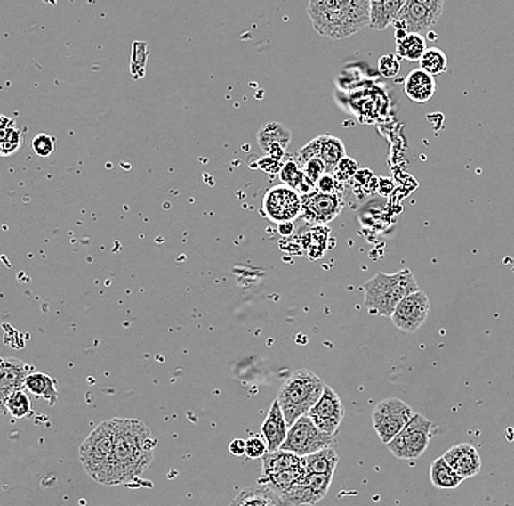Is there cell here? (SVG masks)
<instances>
[{
    "label": "cell",
    "instance_id": "cell-40",
    "mask_svg": "<svg viewBox=\"0 0 514 506\" xmlns=\"http://www.w3.org/2000/svg\"><path fill=\"white\" fill-rule=\"evenodd\" d=\"M229 453H233V455H245V439H234L229 446Z\"/></svg>",
    "mask_w": 514,
    "mask_h": 506
},
{
    "label": "cell",
    "instance_id": "cell-1",
    "mask_svg": "<svg viewBox=\"0 0 514 506\" xmlns=\"http://www.w3.org/2000/svg\"><path fill=\"white\" fill-rule=\"evenodd\" d=\"M156 448V437L143 421L116 419L115 446L101 485L122 486L138 480L151 466Z\"/></svg>",
    "mask_w": 514,
    "mask_h": 506
},
{
    "label": "cell",
    "instance_id": "cell-32",
    "mask_svg": "<svg viewBox=\"0 0 514 506\" xmlns=\"http://www.w3.org/2000/svg\"><path fill=\"white\" fill-rule=\"evenodd\" d=\"M148 45L145 41H135L132 45L131 70L133 78L141 79L147 70Z\"/></svg>",
    "mask_w": 514,
    "mask_h": 506
},
{
    "label": "cell",
    "instance_id": "cell-34",
    "mask_svg": "<svg viewBox=\"0 0 514 506\" xmlns=\"http://www.w3.org/2000/svg\"><path fill=\"white\" fill-rule=\"evenodd\" d=\"M31 147L38 157H43V159L50 157L54 152V138L47 134H38L37 136H34Z\"/></svg>",
    "mask_w": 514,
    "mask_h": 506
},
{
    "label": "cell",
    "instance_id": "cell-22",
    "mask_svg": "<svg viewBox=\"0 0 514 506\" xmlns=\"http://www.w3.org/2000/svg\"><path fill=\"white\" fill-rule=\"evenodd\" d=\"M406 0H370V25L368 29L381 31L392 25Z\"/></svg>",
    "mask_w": 514,
    "mask_h": 506
},
{
    "label": "cell",
    "instance_id": "cell-24",
    "mask_svg": "<svg viewBox=\"0 0 514 506\" xmlns=\"http://www.w3.org/2000/svg\"><path fill=\"white\" fill-rule=\"evenodd\" d=\"M339 457L335 449L325 448L317 453H310L302 457V464L306 473L310 474H327L333 476L336 467H338Z\"/></svg>",
    "mask_w": 514,
    "mask_h": 506
},
{
    "label": "cell",
    "instance_id": "cell-41",
    "mask_svg": "<svg viewBox=\"0 0 514 506\" xmlns=\"http://www.w3.org/2000/svg\"><path fill=\"white\" fill-rule=\"evenodd\" d=\"M13 123H15L13 118L0 115V132L4 131L6 127L11 126V125H13Z\"/></svg>",
    "mask_w": 514,
    "mask_h": 506
},
{
    "label": "cell",
    "instance_id": "cell-16",
    "mask_svg": "<svg viewBox=\"0 0 514 506\" xmlns=\"http://www.w3.org/2000/svg\"><path fill=\"white\" fill-rule=\"evenodd\" d=\"M29 366L15 357H0V414H8L6 401L13 392L24 389Z\"/></svg>",
    "mask_w": 514,
    "mask_h": 506
},
{
    "label": "cell",
    "instance_id": "cell-17",
    "mask_svg": "<svg viewBox=\"0 0 514 506\" xmlns=\"http://www.w3.org/2000/svg\"><path fill=\"white\" fill-rule=\"evenodd\" d=\"M438 18L425 9L416 0H406L399 15L393 20L395 29H404L406 33H415L424 36L437 24Z\"/></svg>",
    "mask_w": 514,
    "mask_h": 506
},
{
    "label": "cell",
    "instance_id": "cell-27",
    "mask_svg": "<svg viewBox=\"0 0 514 506\" xmlns=\"http://www.w3.org/2000/svg\"><path fill=\"white\" fill-rule=\"evenodd\" d=\"M430 480L437 489H456L465 478L461 477L452 467L446 462L445 458L434 460L430 467Z\"/></svg>",
    "mask_w": 514,
    "mask_h": 506
},
{
    "label": "cell",
    "instance_id": "cell-6",
    "mask_svg": "<svg viewBox=\"0 0 514 506\" xmlns=\"http://www.w3.org/2000/svg\"><path fill=\"white\" fill-rule=\"evenodd\" d=\"M304 473L302 457L277 449L261 457V476L257 483L275 490L282 498Z\"/></svg>",
    "mask_w": 514,
    "mask_h": 506
},
{
    "label": "cell",
    "instance_id": "cell-30",
    "mask_svg": "<svg viewBox=\"0 0 514 506\" xmlns=\"http://www.w3.org/2000/svg\"><path fill=\"white\" fill-rule=\"evenodd\" d=\"M420 66L421 69H424L433 77L445 74L447 72V56L443 50L431 47V49L425 50V53L420 59Z\"/></svg>",
    "mask_w": 514,
    "mask_h": 506
},
{
    "label": "cell",
    "instance_id": "cell-20",
    "mask_svg": "<svg viewBox=\"0 0 514 506\" xmlns=\"http://www.w3.org/2000/svg\"><path fill=\"white\" fill-rule=\"evenodd\" d=\"M436 79H434L433 75H430L429 72H425L421 68L409 72L408 77L405 79V94L414 102L424 104V102H430L436 94Z\"/></svg>",
    "mask_w": 514,
    "mask_h": 506
},
{
    "label": "cell",
    "instance_id": "cell-29",
    "mask_svg": "<svg viewBox=\"0 0 514 506\" xmlns=\"http://www.w3.org/2000/svg\"><path fill=\"white\" fill-rule=\"evenodd\" d=\"M6 410L13 419H29L33 416V404L28 392L25 389L13 392L6 401Z\"/></svg>",
    "mask_w": 514,
    "mask_h": 506
},
{
    "label": "cell",
    "instance_id": "cell-31",
    "mask_svg": "<svg viewBox=\"0 0 514 506\" xmlns=\"http://www.w3.org/2000/svg\"><path fill=\"white\" fill-rule=\"evenodd\" d=\"M24 143L22 131H20L17 123L6 127L4 131L0 132V147H2V156L9 157L17 154Z\"/></svg>",
    "mask_w": 514,
    "mask_h": 506
},
{
    "label": "cell",
    "instance_id": "cell-9",
    "mask_svg": "<svg viewBox=\"0 0 514 506\" xmlns=\"http://www.w3.org/2000/svg\"><path fill=\"white\" fill-rule=\"evenodd\" d=\"M414 414L413 409L399 398H388L379 403L373 410V426L380 441L388 445L408 425Z\"/></svg>",
    "mask_w": 514,
    "mask_h": 506
},
{
    "label": "cell",
    "instance_id": "cell-25",
    "mask_svg": "<svg viewBox=\"0 0 514 506\" xmlns=\"http://www.w3.org/2000/svg\"><path fill=\"white\" fill-rule=\"evenodd\" d=\"M257 143L261 151L269 152L270 148L274 147L285 150L291 143V131L281 123H266L257 134Z\"/></svg>",
    "mask_w": 514,
    "mask_h": 506
},
{
    "label": "cell",
    "instance_id": "cell-23",
    "mask_svg": "<svg viewBox=\"0 0 514 506\" xmlns=\"http://www.w3.org/2000/svg\"><path fill=\"white\" fill-rule=\"evenodd\" d=\"M24 389L28 394H33L34 396L47 401L50 405L58 403L59 391L58 387H56V380L43 371H29L25 378Z\"/></svg>",
    "mask_w": 514,
    "mask_h": 506
},
{
    "label": "cell",
    "instance_id": "cell-12",
    "mask_svg": "<svg viewBox=\"0 0 514 506\" xmlns=\"http://www.w3.org/2000/svg\"><path fill=\"white\" fill-rule=\"evenodd\" d=\"M341 193H323L317 189L301 195V216L311 224H327L342 211Z\"/></svg>",
    "mask_w": 514,
    "mask_h": 506
},
{
    "label": "cell",
    "instance_id": "cell-7",
    "mask_svg": "<svg viewBox=\"0 0 514 506\" xmlns=\"http://www.w3.org/2000/svg\"><path fill=\"white\" fill-rule=\"evenodd\" d=\"M335 442L336 435L322 432L310 417L302 416L288 428V435L281 449L295 453L298 457H306L322 449L331 448Z\"/></svg>",
    "mask_w": 514,
    "mask_h": 506
},
{
    "label": "cell",
    "instance_id": "cell-38",
    "mask_svg": "<svg viewBox=\"0 0 514 506\" xmlns=\"http://www.w3.org/2000/svg\"><path fill=\"white\" fill-rule=\"evenodd\" d=\"M268 453V445L265 439L254 437L245 441V455L249 458H261Z\"/></svg>",
    "mask_w": 514,
    "mask_h": 506
},
{
    "label": "cell",
    "instance_id": "cell-4",
    "mask_svg": "<svg viewBox=\"0 0 514 506\" xmlns=\"http://www.w3.org/2000/svg\"><path fill=\"white\" fill-rule=\"evenodd\" d=\"M325 387V380L307 369L294 371L284 382L277 400L281 405L288 428L294 425L300 417L309 414L311 407L322 396Z\"/></svg>",
    "mask_w": 514,
    "mask_h": 506
},
{
    "label": "cell",
    "instance_id": "cell-10",
    "mask_svg": "<svg viewBox=\"0 0 514 506\" xmlns=\"http://www.w3.org/2000/svg\"><path fill=\"white\" fill-rule=\"evenodd\" d=\"M261 207L266 218L277 224H285L301 216V195L286 184H279L266 192Z\"/></svg>",
    "mask_w": 514,
    "mask_h": 506
},
{
    "label": "cell",
    "instance_id": "cell-28",
    "mask_svg": "<svg viewBox=\"0 0 514 506\" xmlns=\"http://www.w3.org/2000/svg\"><path fill=\"white\" fill-rule=\"evenodd\" d=\"M427 50V40L424 36L408 33L404 38L396 40V56L402 61H420Z\"/></svg>",
    "mask_w": 514,
    "mask_h": 506
},
{
    "label": "cell",
    "instance_id": "cell-39",
    "mask_svg": "<svg viewBox=\"0 0 514 506\" xmlns=\"http://www.w3.org/2000/svg\"><path fill=\"white\" fill-rule=\"evenodd\" d=\"M416 2L422 4L425 9H429L430 12L436 15L437 18L441 17L443 8H445V0H416Z\"/></svg>",
    "mask_w": 514,
    "mask_h": 506
},
{
    "label": "cell",
    "instance_id": "cell-42",
    "mask_svg": "<svg viewBox=\"0 0 514 506\" xmlns=\"http://www.w3.org/2000/svg\"><path fill=\"white\" fill-rule=\"evenodd\" d=\"M0 156H2V147H0Z\"/></svg>",
    "mask_w": 514,
    "mask_h": 506
},
{
    "label": "cell",
    "instance_id": "cell-15",
    "mask_svg": "<svg viewBox=\"0 0 514 506\" xmlns=\"http://www.w3.org/2000/svg\"><path fill=\"white\" fill-rule=\"evenodd\" d=\"M302 163L307 159H320L326 166V173H333L339 161L347 157L345 145L341 139L332 135H320L307 143L301 151L298 152Z\"/></svg>",
    "mask_w": 514,
    "mask_h": 506
},
{
    "label": "cell",
    "instance_id": "cell-35",
    "mask_svg": "<svg viewBox=\"0 0 514 506\" xmlns=\"http://www.w3.org/2000/svg\"><path fill=\"white\" fill-rule=\"evenodd\" d=\"M400 59L396 54H384L379 59V72L384 78H393L399 74Z\"/></svg>",
    "mask_w": 514,
    "mask_h": 506
},
{
    "label": "cell",
    "instance_id": "cell-26",
    "mask_svg": "<svg viewBox=\"0 0 514 506\" xmlns=\"http://www.w3.org/2000/svg\"><path fill=\"white\" fill-rule=\"evenodd\" d=\"M282 184L297 191L300 195L309 193L316 188V184L307 179L301 166L294 159H290L279 170Z\"/></svg>",
    "mask_w": 514,
    "mask_h": 506
},
{
    "label": "cell",
    "instance_id": "cell-3",
    "mask_svg": "<svg viewBox=\"0 0 514 506\" xmlns=\"http://www.w3.org/2000/svg\"><path fill=\"white\" fill-rule=\"evenodd\" d=\"M363 289L364 306L370 314L392 316L400 300L420 290V286L411 271L402 270L395 273H376Z\"/></svg>",
    "mask_w": 514,
    "mask_h": 506
},
{
    "label": "cell",
    "instance_id": "cell-13",
    "mask_svg": "<svg viewBox=\"0 0 514 506\" xmlns=\"http://www.w3.org/2000/svg\"><path fill=\"white\" fill-rule=\"evenodd\" d=\"M307 416L310 417L313 423L322 432L327 433V435H336L339 426L345 417V410H343L342 401L339 398L338 394L326 385L322 396L311 407Z\"/></svg>",
    "mask_w": 514,
    "mask_h": 506
},
{
    "label": "cell",
    "instance_id": "cell-18",
    "mask_svg": "<svg viewBox=\"0 0 514 506\" xmlns=\"http://www.w3.org/2000/svg\"><path fill=\"white\" fill-rule=\"evenodd\" d=\"M443 458L463 478L474 477L482 469L481 455L470 444H459L450 448Z\"/></svg>",
    "mask_w": 514,
    "mask_h": 506
},
{
    "label": "cell",
    "instance_id": "cell-21",
    "mask_svg": "<svg viewBox=\"0 0 514 506\" xmlns=\"http://www.w3.org/2000/svg\"><path fill=\"white\" fill-rule=\"evenodd\" d=\"M284 503L275 490L257 483L256 486L241 490L229 506H284Z\"/></svg>",
    "mask_w": 514,
    "mask_h": 506
},
{
    "label": "cell",
    "instance_id": "cell-33",
    "mask_svg": "<svg viewBox=\"0 0 514 506\" xmlns=\"http://www.w3.org/2000/svg\"><path fill=\"white\" fill-rule=\"evenodd\" d=\"M358 172V164L351 157H343L333 170V175L341 184H345L348 180L352 179Z\"/></svg>",
    "mask_w": 514,
    "mask_h": 506
},
{
    "label": "cell",
    "instance_id": "cell-2",
    "mask_svg": "<svg viewBox=\"0 0 514 506\" xmlns=\"http://www.w3.org/2000/svg\"><path fill=\"white\" fill-rule=\"evenodd\" d=\"M307 13L318 36L342 40L370 25V0H310Z\"/></svg>",
    "mask_w": 514,
    "mask_h": 506
},
{
    "label": "cell",
    "instance_id": "cell-14",
    "mask_svg": "<svg viewBox=\"0 0 514 506\" xmlns=\"http://www.w3.org/2000/svg\"><path fill=\"white\" fill-rule=\"evenodd\" d=\"M333 476L304 473L282 499L293 505H315L329 492Z\"/></svg>",
    "mask_w": 514,
    "mask_h": 506
},
{
    "label": "cell",
    "instance_id": "cell-8",
    "mask_svg": "<svg viewBox=\"0 0 514 506\" xmlns=\"http://www.w3.org/2000/svg\"><path fill=\"white\" fill-rule=\"evenodd\" d=\"M431 428L433 423L429 419L415 412L408 425L389 442V451L400 460L420 458L429 448Z\"/></svg>",
    "mask_w": 514,
    "mask_h": 506
},
{
    "label": "cell",
    "instance_id": "cell-5",
    "mask_svg": "<svg viewBox=\"0 0 514 506\" xmlns=\"http://www.w3.org/2000/svg\"><path fill=\"white\" fill-rule=\"evenodd\" d=\"M116 437V419L102 421L79 446V460L86 473L101 483L110 464Z\"/></svg>",
    "mask_w": 514,
    "mask_h": 506
},
{
    "label": "cell",
    "instance_id": "cell-36",
    "mask_svg": "<svg viewBox=\"0 0 514 506\" xmlns=\"http://www.w3.org/2000/svg\"><path fill=\"white\" fill-rule=\"evenodd\" d=\"M302 170H304L307 179L316 184V182L326 173V166L320 159H307L306 163H302Z\"/></svg>",
    "mask_w": 514,
    "mask_h": 506
},
{
    "label": "cell",
    "instance_id": "cell-19",
    "mask_svg": "<svg viewBox=\"0 0 514 506\" xmlns=\"http://www.w3.org/2000/svg\"><path fill=\"white\" fill-rule=\"evenodd\" d=\"M288 425H286L285 417L282 412L281 405L275 400L270 405L269 412L266 417L263 425H261V435L268 445V453H275L281 449L282 444L285 442L288 435Z\"/></svg>",
    "mask_w": 514,
    "mask_h": 506
},
{
    "label": "cell",
    "instance_id": "cell-37",
    "mask_svg": "<svg viewBox=\"0 0 514 506\" xmlns=\"http://www.w3.org/2000/svg\"><path fill=\"white\" fill-rule=\"evenodd\" d=\"M342 184L336 179L333 173H325L320 179L316 182V189L323 193H341Z\"/></svg>",
    "mask_w": 514,
    "mask_h": 506
},
{
    "label": "cell",
    "instance_id": "cell-11",
    "mask_svg": "<svg viewBox=\"0 0 514 506\" xmlns=\"http://www.w3.org/2000/svg\"><path fill=\"white\" fill-rule=\"evenodd\" d=\"M430 307L429 296L418 290L400 300L390 319L398 330L413 334L424 325L429 318Z\"/></svg>",
    "mask_w": 514,
    "mask_h": 506
}]
</instances>
